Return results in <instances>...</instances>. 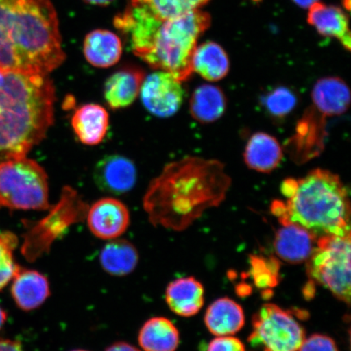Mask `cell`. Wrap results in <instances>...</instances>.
<instances>
[{
  "mask_svg": "<svg viewBox=\"0 0 351 351\" xmlns=\"http://www.w3.org/2000/svg\"><path fill=\"white\" fill-rule=\"evenodd\" d=\"M230 178L215 160L186 157L165 166L149 185L143 208L154 226L182 231L225 199Z\"/></svg>",
  "mask_w": 351,
  "mask_h": 351,
  "instance_id": "cell-1",
  "label": "cell"
},
{
  "mask_svg": "<svg viewBox=\"0 0 351 351\" xmlns=\"http://www.w3.org/2000/svg\"><path fill=\"white\" fill-rule=\"evenodd\" d=\"M210 25L208 12L192 11L172 19H161L141 0H130L114 19L135 56L151 68L172 73L180 81L192 75V59L197 39Z\"/></svg>",
  "mask_w": 351,
  "mask_h": 351,
  "instance_id": "cell-2",
  "label": "cell"
},
{
  "mask_svg": "<svg viewBox=\"0 0 351 351\" xmlns=\"http://www.w3.org/2000/svg\"><path fill=\"white\" fill-rule=\"evenodd\" d=\"M64 60L51 0H0V70L47 76Z\"/></svg>",
  "mask_w": 351,
  "mask_h": 351,
  "instance_id": "cell-3",
  "label": "cell"
},
{
  "mask_svg": "<svg viewBox=\"0 0 351 351\" xmlns=\"http://www.w3.org/2000/svg\"><path fill=\"white\" fill-rule=\"evenodd\" d=\"M55 102L47 75L0 70V163L26 156L45 138Z\"/></svg>",
  "mask_w": 351,
  "mask_h": 351,
  "instance_id": "cell-4",
  "label": "cell"
},
{
  "mask_svg": "<svg viewBox=\"0 0 351 351\" xmlns=\"http://www.w3.org/2000/svg\"><path fill=\"white\" fill-rule=\"evenodd\" d=\"M287 200L276 201L271 210L280 223H293L317 237L350 235L348 190L339 176L315 169L306 177L285 180Z\"/></svg>",
  "mask_w": 351,
  "mask_h": 351,
  "instance_id": "cell-5",
  "label": "cell"
},
{
  "mask_svg": "<svg viewBox=\"0 0 351 351\" xmlns=\"http://www.w3.org/2000/svg\"><path fill=\"white\" fill-rule=\"evenodd\" d=\"M310 108L297 126L289 143L291 155L300 162L317 156L323 151L328 118L346 112L350 103L348 85L339 77L320 79L313 87Z\"/></svg>",
  "mask_w": 351,
  "mask_h": 351,
  "instance_id": "cell-6",
  "label": "cell"
},
{
  "mask_svg": "<svg viewBox=\"0 0 351 351\" xmlns=\"http://www.w3.org/2000/svg\"><path fill=\"white\" fill-rule=\"evenodd\" d=\"M0 207L43 210L50 208L47 175L26 156L0 163Z\"/></svg>",
  "mask_w": 351,
  "mask_h": 351,
  "instance_id": "cell-7",
  "label": "cell"
},
{
  "mask_svg": "<svg viewBox=\"0 0 351 351\" xmlns=\"http://www.w3.org/2000/svg\"><path fill=\"white\" fill-rule=\"evenodd\" d=\"M350 235L319 237L307 260V274L314 282L350 305Z\"/></svg>",
  "mask_w": 351,
  "mask_h": 351,
  "instance_id": "cell-8",
  "label": "cell"
},
{
  "mask_svg": "<svg viewBox=\"0 0 351 351\" xmlns=\"http://www.w3.org/2000/svg\"><path fill=\"white\" fill-rule=\"evenodd\" d=\"M88 206L72 189H64L58 204L49 214L30 228L24 235L21 253L29 262H34L49 252L51 244L73 223L86 218Z\"/></svg>",
  "mask_w": 351,
  "mask_h": 351,
  "instance_id": "cell-9",
  "label": "cell"
},
{
  "mask_svg": "<svg viewBox=\"0 0 351 351\" xmlns=\"http://www.w3.org/2000/svg\"><path fill=\"white\" fill-rule=\"evenodd\" d=\"M249 341L265 351H298L305 340V331L288 311L275 304L263 305L254 315Z\"/></svg>",
  "mask_w": 351,
  "mask_h": 351,
  "instance_id": "cell-10",
  "label": "cell"
},
{
  "mask_svg": "<svg viewBox=\"0 0 351 351\" xmlns=\"http://www.w3.org/2000/svg\"><path fill=\"white\" fill-rule=\"evenodd\" d=\"M182 82L172 73L160 70L145 77L139 93L143 106L158 117L173 116L184 100Z\"/></svg>",
  "mask_w": 351,
  "mask_h": 351,
  "instance_id": "cell-11",
  "label": "cell"
},
{
  "mask_svg": "<svg viewBox=\"0 0 351 351\" xmlns=\"http://www.w3.org/2000/svg\"><path fill=\"white\" fill-rule=\"evenodd\" d=\"M86 218L92 234L104 240L119 238L130 222L128 208L114 197H104L95 202L88 209Z\"/></svg>",
  "mask_w": 351,
  "mask_h": 351,
  "instance_id": "cell-12",
  "label": "cell"
},
{
  "mask_svg": "<svg viewBox=\"0 0 351 351\" xmlns=\"http://www.w3.org/2000/svg\"><path fill=\"white\" fill-rule=\"evenodd\" d=\"M94 180L99 190L112 195L128 193L137 182V169L129 158L110 155L95 167Z\"/></svg>",
  "mask_w": 351,
  "mask_h": 351,
  "instance_id": "cell-13",
  "label": "cell"
},
{
  "mask_svg": "<svg viewBox=\"0 0 351 351\" xmlns=\"http://www.w3.org/2000/svg\"><path fill=\"white\" fill-rule=\"evenodd\" d=\"M276 232L274 249L280 258L289 263L307 261L319 238L313 232L293 223H280Z\"/></svg>",
  "mask_w": 351,
  "mask_h": 351,
  "instance_id": "cell-14",
  "label": "cell"
},
{
  "mask_svg": "<svg viewBox=\"0 0 351 351\" xmlns=\"http://www.w3.org/2000/svg\"><path fill=\"white\" fill-rule=\"evenodd\" d=\"M145 73L134 67L122 69L112 74L104 84V98L112 109H121L133 104L140 93Z\"/></svg>",
  "mask_w": 351,
  "mask_h": 351,
  "instance_id": "cell-15",
  "label": "cell"
},
{
  "mask_svg": "<svg viewBox=\"0 0 351 351\" xmlns=\"http://www.w3.org/2000/svg\"><path fill=\"white\" fill-rule=\"evenodd\" d=\"M13 279L12 295L21 310L38 308L51 295L47 278L37 271L20 269Z\"/></svg>",
  "mask_w": 351,
  "mask_h": 351,
  "instance_id": "cell-16",
  "label": "cell"
},
{
  "mask_svg": "<svg viewBox=\"0 0 351 351\" xmlns=\"http://www.w3.org/2000/svg\"><path fill=\"white\" fill-rule=\"evenodd\" d=\"M167 304L175 314L191 317L199 313L204 304L203 285L194 278L173 280L166 289Z\"/></svg>",
  "mask_w": 351,
  "mask_h": 351,
  "instance_id": "cell-17",
  "label": "cell"
},
{
  "mask_svg": "<svg viewBox=\"0 0 351 351\" xmlns=\"http://www.w3.org/2000/svg\"><path fill=\"white\" fill-rule=\"evenodd\" d=\"M108 125L107 110L99 104L82 105L74 112L72 117L74 133L82 143L88 146H95L102 143Z\"/></svg>",
  "mask_w": 351,
  "mask_h": 351,
  "instance_id": "cell-18",
  "label": "cell"
},
{
  "mask_svg": "<svg viewBox=\"0 0 351 351\" xmlns=\"http://www.w3.org/2000/svg\"><path fill=\"white\" fill-rule=\"evenodd\" d=\"M307 21L320 34L339 39L346 49L350 50L349 19L340 8L315 3L310 7Z\"/></svg>",
  "mask_w": 351,
  "mask_h": 351,
  "instance_id": "cell-19",
  "label": "cell"
},
{
  "mask_svg": "<svg viewBox=\"0 0 351 351\" xmlns=\"http://www.w3.org/2000/svg\"><path fill=\"white\" fill-rule=\"evenodd\" d=\"M123 47L121 38L107 29H95L88 34L83 43V53L91 65L109 68L121 59Z\"/></svg>",
  "mask_w": 351,
  "mask_h": 351,
  "instance_id": "cell-20",
  "label": "cell"
},
{
  "mask_svg": "<svg viewBox=\"0 0 351 351\" xmlns=\"http://www.w3.org/2000/svg\"><path fill=\"white\" fill-rule=\"evenodd\" d=\"M282 158V148L278 140L263 132L252 136L244 152V160L249 168L263 173H271L278 168Z\"/></svg>",
  "mask_w": 351,
  "mask_h": 351,
  "instance_id": "cell-21",
  "label": "cell"
},
{
  "mask_svg": "<svg viewBox=\"0 0 351 351\" xmlns=\"http://www.w3.org/2000/svg\"><path fill=\"white\" fill-rule=\"evenodd\" d=\"M204 319L208 330L217 337L234 335L245 324L243 308L228 298H219L210 304Z\"/></svg>",
  "mask_w": 351,
  "mask_h": 351,
  "instance_id": "cell-22",
  "label": "cell"
},
{
  "mask_svg": "<svg viewBox=\"0 0 351 351\" xmlns=\"http://www.w3.org/2000/svg\"><path fill=\"white\" fill-rule=\"evenodd\" d=\"M179 341L177 327L165 317L148 319L139 331L138 343L144 351H176Z\"/></svg>",
  "mask_w": 351,
  "mask_h": 351,
  "instance_id": "cell-23",
  "label": "cell"
},
{
  "mask_svg": "<svg viewBox=\"0 0 351 351\" xmlns=\"http://www.w3.org/2000/svg\"><path fill=\"white\" fill-rule=\"evenodd\" d=\"M193 72L208 82H218L230 70V60L225 50L213 42H206L197 47L192 59Z\"/></svg>",
  "mask_w": 351,
  "mask_h": 351,
  "instance_id": "cell-24",
  "label": "cell"
},
{
  "mask_svg": "<svg viewBox=\"0 0 351 351\" xmlns=\"http://www.w3.org/2000/svg\"><path fill=\"white\" fill-rule=\"evenodd\" d=\"M226 104V95L221 88L213 85H202L191 96L190 111L197 122L210 124L223 115Z\"/></svg>",
  "mask_w": 351,
  "mask_h": 351,
  "instance_id": "cell-25",
  "label": "cell"
},
{
  "mask_svg": "<svg viewBox=\"0 0 351 351\" xmlns=\"http://www.w3.org/2000/svg\"><path fill=\"white\" fill-rule=\"evenodd\" d=\"M138 252L133 243L124 239H113L104 245L99 261L106 273L123 276L132 273L138 265Z\"/></svg>",
  "mask_w": 351,
  "mask_h": 351,
  "instance_id": "cell-26",
  "label": "cell"
},
{
  "mask_svg": "<svg viewBox=\"0 0 351 351\" xmlns=\"http://www.w3.org/2000/svg\"><path fill=\"white\" fill-rule=\"evenodd\" d=\"M154 14L161 19H172L199 10L210 0H141Z\"/></svg>",
  "mask_w": 351,
  "mask_h": 351,
  "instance_id": "cell-27",
  "label": "cell"
},
{
  "mask_svg": "<svg viewBox=\"0 0 351 351\" xmlns=\"http://www.w3.org/2000/svg\"><path fill=\"white\" fill-rule=\"evenodd\" d=\"M17 243L19 239L12 232H4L0 234V291L15 278L21 269L13 256Z\"/></svg>",
  "mask_w": 351,
  "mask_h": 351,
  "instance_id": "cell-28",
  "label": "cell"
},
{
  "mask_svg": "<svg viewBox=\"0 0 351 351\" xmlns=\"http://www.w3.org/2000/svg\"><path fill=\"white\" fill-rule=\"evenodd\" d=\"M297 104V97L287 87L276 88L267 95L265 106L274 117H284L291 113Z\"/></svg>",
  "mask_w": 351,
  "mask_h": 351,
  "instance_id": "cell-29",
  "label": "cell"
},
{
  "mask_svg": "<svg viewBox=\"0 0 351 351\" xmlns=\"http://www.w3.org/2000/svg\"><path fill=\"white\" fill-rule=\"evenodd\" d=\"M298 351H339L335 341L331 337L322 335H314L302 342Z\"/></svg>",
  "mask_w": 351,
  "mask_h": 351,
  "instance_id": "cell-30",
  "label": "cell"
},
{
  "mask_svg": "<svg viewBox=\"0 0 351 351\" xmlns=\"http://www.w3.org/2000/svg\"><path fill=\"white\" fill-rule=\"evenodd\" d=\"M208 351H245L244 344L231 336L218 337L210 341Z\"/></svg>",
  "mask_w": 351,
  "mask_h": 351,
  "instance_id": "cell-31",
  "label": "cell"
},
{
  "mask_svg": "<svg viewBox=\"0 0 351 351\" xmlns=\"http://www.w3.org/2000/svg\"><path fill=\"white\" fill-rule=\"evenodd\" d=\"M0 351H24L19 341L0 339Z\"/></svg>",
  "mask_w": 351,
  "mask_h": 351,
  "instance_id": "cell-32",
  "label": "cell"
},
{
  "mask_svg": "<svg viewBox=\"0 0 351 351\" xmlns=\"http://www.w3.org/2000/svg\"><path fill=\"white\" fill-rule=\"evenodd\" d=\"M105 351H141L136 346L127 343L125 341H118L114 343L105 350Z\"/></svg>",
  "mask_w": 351,
  "mask_h": 351,
  "instance_id": "cell-33",
  "label": "cell"
},
{
  "mask_svg": "<svg viewBox=\"0 0 351 351\" xmlns=\"http://www.w3.org/2000/svg\"><path fill=\"white\" fill-rule=\"evenodd\" d=\"M86 3L91 4V5L95 6H107L110 3H112L114 0H83Z\"/></svg>",
  "mask_w": 351,
  "mask_h": 351,
  "instance_id": "cell-34",
  "label": "cell"
},
{
  "mask_svg": "<svg viewBox=\"0 0 351 351\" xmlns=\"http://www.w3.org/2000/svg\"><path fill=\"white\" fill-rule=\"evenodd\" d=\"M293 1L296 3L298 6L310 8L313 4L318 2V0H293Z\"/></svg>",
  "mask_w": 351,
  "mask_h": 351,
  "instance_id": "cell-35",
  "label": "cell"
},
{
  "mask_svg": "<svg viewBox=\"0 0 351 351\" xmlns=\"http://www.w3.org/2000/svg\"><path fill=\"white\" fill-rule=\"evenodd\" d=\"M7 319V314L5 311H4L1 307H0V328H1L5 323Z\"/></svg>",
  "mask_w": 351,
  "mask_h": 351,
  "instance_id": "cell-36",
  "label": "cell"
},
{
  "mask_svg": "<svg viewBox=\"0 0 351 351\" xmlns=\"http://www.w3.org/2000/svg\"><path fill=\"white\" fill-rule=\"evenodd\" d=\"M72 351H88V350H72Z\"/></svg>",
  "mask_w": 351,
  "mask_h": 351,
  "instance_id": "cell-37",
  "label": "cell"
}]
</instances>
